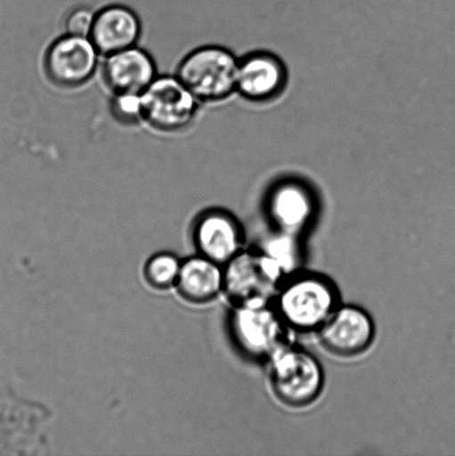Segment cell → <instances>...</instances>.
<instances>
[{"instance_id": "obj_1", "label": "cell", "mask_w": 455, "mask_h": 456, "mask_svg": "<svg viewBox=\"0 0 455 456\" xmlns=\"http://www.w3.org/2000/svg\"><path fill=\"white\" fill-rule=\"evenodd\" d=\"M273 304L291 332L318 333L341 303L327 277L298 272L280 286Z\"/></svg>"}, {"instance_id": "obj_2", "label": "cell", "mask_w": 455, "mask_h": 456, "mask_svg": "<svg viewBox=\"0 0 455 456\" xmlns=\"http://www.w3.org/2000/svg\"><path fill=\"white\" fill-rule=\"evenodd\" d=\"M267 363L272 392L285 406L306 408L322 395L325 381L322 364L305 348L288 344L274 353Z\"/></svg>"}, {"instance_id": "obj_3", "label": "cell", "mask_w": 455, "mask_h": 456, "mask_svg": "<svg viewBox=\"0 0 455 456\" xmlns=\"http://www.w3.org/2000/svg\"><path fill=\"white\" fill-rule=\"evenodd\" d=\"M285 277L261 249L242 250L223 268V292L235 306L273 302Z\"/></svg>"}, {"instance_id": "obj_4", "label": "cell", "mask_w": 455, "mask_h": 456, "mask_svg": "<svg viewBox=\"0 0 455 456\" xmlns=\"http://www.w3.org/2000/svg\"><path fill=\"white\" fill-rule=\"evenodd\" d=\"M240 61L221 46L195 49L181 61L177 77L203 101H218L236 91Z\"/></svg>"}, {"instance_id": "obj_5", "label": "cell", "mask_w": 455, "mask_h": 456, "mask_svg": "<svg viewBox=\"0 0 455 456\" xmlns=\"http://www.w3.org/2000/svg\"><path fill=\"white\" fill-rule=\"evenodd\" d=\"M230 326L236 346L252 360L267 362L280 348L289 344L291 330L273 302L235 306Z\"/></svg>"}, {"instance_id": "obj_6", "label": "cell", "mask_w": 455, "mask_h": 456, "mask_svg": "<svg viewBox=\"0 0 455 456\" xmlns=\"http://www.w3.org/2000/svg\"><path fill=\"white\" fill-rule=\"evenodd\" d=\"M144 119L160 131H176L193 119L194 94L173 76H160L142 93Z\"/></svg>"}, {"instance_id": "obj_7", "label": "cell", "mask_w": 455, "mask_h": 456, "mask_svg": "<svg viewBox=\"0 0 455 456\" xmlns=\"http://www.w3.org/2000/svg\"><path fill=\"white\" fill-rule=\"evenodd\" d=\"M316 334L329 354L351 359L372 346L376 324L363 308L340 304Z\"/></svg>"}, {"instance_id": "obj_8", "label": "cell", "mask_w": 455, "mask_h": 456, "mask_svg": "<svg viewBox=\"0 0 455 456\" xmlns=\"http://www.w3.org/2000/svg\"><path fill=\"white\" fill-rule=\"evenodd\" d=\"M98 52L91 37L66 35L49 47L46 70L53 82L77 86L92 77L98 64Z\"/></svg>"}, {"instance_id": "obj_9", "label": "cell", "mask_w": 455, "mask_h": 456, "mask_svg": "<svg viewBox=\"0 0 455 456\" xmlns=\"http://www.w3.org/2000/svg\"><path fill=\"white\" fill-rule=\"evenodd\" d=\"M194 240L200 256L223 267L243 250L242 228L224 211H209L200 216Z\"/></svg>"}, {"instance_id": "obj_10", "label": "cell", "mask_w": 455, "mask_h": 456, "mask_svg": "<svg viewBox=\"0 0 455 456\" xmlns=\"http://www.w3.org/2000/svg\"><path fill=\"white\" fill-rule=\"evenodd\" d=\"M316 212L314 196L300 182L280 183L267 200V213L275 231L300 236L312 224Z\"/></svg>"}, {"instance_id": "obj_11", "label": "cell", "mask_w": 455, "mask_h": 456, "mask_svg": "<svg viewBox=\"0 0 455 456\" xmlns=\"http://www.w3.org/2000/svg\"><path fill=\"white\" fill-rule=\"evenodd\" d=\"M285 82L284 64L272 53H252L240 61L236 91L248 100H270L282 91Z\"/></svg>"}, {"instance_id": "obj_12", "label": "cell", "mask_w": 455, "mask_h": 456, "mask_svg": "<svg viewBox=\"0 0 455 456\" xmlns=\"http://www.w3.org/2000/svg\"><path fill=\"white\" fill-rule=\"evenodd\" d=\"M104 76L115 94H142L156 78V66L149 53L132 46L106 56Z\"/></svg>"}, {"instance_id": "obj_13", "label": "cell", "mask_w": 455, "mask_h": 456, "mask_svg": "<svg viewBox=\"0 0 455 456\" xmlns=\"http://www.w3.org/2000/svg\"><path fill=\"white\" fill-rule=\"evenodd\" d=\"M142 31L136 13L124 6H110L96 13L91 39L102 55L135 46Z\"/></svg>"}, {"instance_id": "obj_14", "label": "cell", "mask_w": 455, "mask_h": 456, "mask_svg": "<svg viewBox=\"0 0 455 456\" xmlns=\"http://www.w3.org/2000/svg\"><path fill=\"white\" fill-rule=\"evenodd\" d=\"M176 288L181 297L191 304L212 302L223 292V268L203 256L182 263Z\"/></svg>"}, {"instance_id": "obj_15", "label": "cell", "mask_w": 455, "mask_h": 456, "mask_svg": "<svg viewBox=\"0 0 455 456\" xmlns=\"http://www.w3.org/2000/svg\"><path fill=\"white\" fill-rule=\"evenodd\" d=\"M260 249L279 268L285 280L301 272L303 258L300 236L275 231Z\"/></svg>"}, {"instance_id": "obj_16", "label": "cell", "mask_w": 455, "mask_h": 456, "mask_svg": "<svg viewBox=\"0 0 455 456\" xmlns=\"http://www.w3.org/2000/svg\"><path fill=\"white\" fill-rule=\"evenodd\" d=\"M182 263L175 255L160 253L154 255L145 266L146 281L151 288L167 289L176 285Z\"/></svg>"}, {"instance_id": "obj_17", "label": "cell", "mask_w": 455, "mask_h": 456, "mask_svg": "<svg viewBox=\"0 0 455 456\" xmlns=\"http://www.w3.org/2000/svg\"><path fill=\"white\" fill-rule=\"evenodd\" d=\"M111 111L119 122L133 124L144 118L142 94L118 93L111 102Z\"/></svg>"}, {"instance_id": "obj_18", "label": "cell", "mask_w": 455, "mask_h": 456, "mask_svg": "<svg viewBox=\"0 0 455 456\" xmlns=\"http://www.w3.org/2000/svg\"><path fill=\"white\" fill-rule=\"evenodd\" d=\"M95 18L96 13H93L91 9H76L67 17L65 22L67 35L78 36V37H91Z\"/></svg>"}]
</instances>
